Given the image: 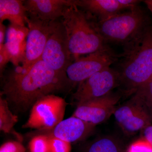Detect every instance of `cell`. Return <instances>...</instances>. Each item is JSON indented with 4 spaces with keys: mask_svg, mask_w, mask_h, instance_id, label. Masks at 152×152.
<instances>
[{
    "mask_svg": "<svg viewBox=\"0 0 152 152\" xmlns=\"http://www.w3.org/2000/svg\"><path fill=\"white\" fill-rule=\"evenodd\" d=\"M7 29L3 23H0V46L3 45L5 44Z\"/></svg>",
    "mask_w": 152,
    "mask_h": 152,
    "instance_id": "obj_26",
    "label": "cell"
},
{
    "mask_svg": "<svg viewBox=\"0 0 152 152\" xmlns=\"http://www.w3.org/2000/svg\"><path fill=\"white\" fill-rule=\"evenodd\" d=\"M28 149L29 152H50L49 136L40 134L35 136L29 143Z\"/></svg>",
    "mask_w": 152,
    "mask_h": 152,
    "instance_id": "obj_19",
    "label": "cell"
},
{
    "mask_svg": "<svg viewBox=\"0 0 152 152\" xmlns=\"http://www.w3.org/2000/svg\"><path fill=\"white\" fill-rule=\"evenodd\" d=\"M11 61V57L5 44L0 46V73L1 76H2L3 72L7 64Z\"/></svg>",
    "mask_w": 152,
    "mask_h": 152,
    "instance_id": "obj_24",
    "label": "cell"
},
{
    "mask_svg": "<svg viewBox=\"0 0 152 152\" xmlns=\"http://www.w3.org/2000/svg\"><path fill=\"white\" fill-rule=\"evenodd\" d=\"M41 59L54 71L66 75L67 68L73 59L68 48L65 30L61 21L59 22L49 38Z\"/></svg>",
    "mask_w": 152,
    "mask_h": 152,
    "instance_id": "obj_10",
    "label": "cell"
},
{
    "mask_svg": "<svg viewBox=\"0 0 152 152\" xmlns=\"http://www.w3.org/2000/svg\"><path fill=\"white\" fill-rule=\"evenodd\" d=\"M143 138L152 147V125H150L142 130Z\"/></svg>",
    "mask_w": 152,
    "mask_h": 152,
    "instance_id": "obj_25",
    "label": "cell"
},
{
    "mask_svg": "<svg viewBox=\"0 0 152 152\" xmlns=\"http://www.w3.org/2000/svg\"><path fill=\"white\" fill-rule=\"evenodd\" d=\"M143 2L146 5L152 14V0H146L143 1Z\"/></svg>",
    "mask_w": 152,
    "mask_h": 152,
    "instance_id": "obj_27",
    "label": "cell"
},
{
    "mask_svg": "<svg viewBox=\"0 0 152 152\" xmlns=\"http://www.w3.org/2000/svg\"><path fill=\"white\" fill-rule=\"evenodd\" d=\"M113 115L122 129L130 134L142 131L152 125L151 111L145 104L134 95L117 107Z\"/></svg>",
    "mask_w": 152,
    "mask_h": 152,
    "instance_id": "obj_9",
    "label": "cell"
},
{
    "mask_svg": "<svg viewBox=\"0 0 152 152\" xmlns=\"http://www.w3.org/2000/svg\"></svg>",
    "mask_w": 152,
    "mask_h": 152,
    "instance_id": "obj_28",
    "label": "cell"
},
{
    "mask_svg": "<svg viewBox=\"0 0 152 152\" xmlns=\"http://www.w3.org/2000/svg\"><path fill=\"white\" fill-rule=\"evenodd\" d=\"M23 1L28 17L44 22L58 20L62 18L65 10L75 3V0H26Z\"/></svg>",
    "mask_w": 152,
    "mask_h": 152,
    "instance_id": "obj_12",
    "label": "cell"
},
{
    "mask_svg": "<svg viewBox=\"0 0 152 152\" xmlns=\"http://www.w3.org/2000/svg\"><path fill=\"white\" fill-rule=\"evenodd\" d=\"M18 121V116L12 113L7 100L0 96V130L5 134H12L18 141L22 142L23 136L14 129L15 125Z\"/></svg>",
    "mask_w": 152,
    "mask_h": 152,
    "instance_id": "obj_17",
    "label": "cell"
},
{
    "mask_svg": "<svg viewBox=\"0 0 152 152\" xmlns=\"http://www.w3.org/2000/svg\"><path fill=\"white\" fill-rule=\"evenodd\" d=\"M124 145L112 137H103L95 140L81 152H127Z\"/></svg>",
    "mask_w": 152,
    "mask_h": 152,
    "instance_id": "obj_18",
    "label": "cell"
},
{
    "mask_svg": "<svg viewBox=\"0 0 152 152\" xmlns=\"http://www.w3.org/2000/svg\"><path fill=\"white\" fill-rule=\"evenodd\" d=\"M127 152H152V147L142 138L131 144L127 148Z\"/></svg>",
    "mask_w": 152,
    "mask_h": 152,
    "instance_id": "obj_22",
    "label": "cell"
},
{
    "mask_svg": "<svg viewBox=\"0 0 152 152\" xmlns=\"http://www.w3.org/2000/svg\"><path fill=\"white\" fill-rule=\"evenodd\" d=\"M72 87L66 75L52 69L41 59L27 70L18 66L5 77L1 95L9 106L25 112L40 99Z\"/></svg>",
    "mask_w": 152,
    "mask_h": 152,
    "instance_id": "obj_1",
    "label": "cell"
},
{
    "mask_svg": "<svg viewBox=\"0 0 152 152\" xmlns=\"http://www.w3.org/2000/svg\"><path fill=\"white\" fill-rule=\"evenodd\" d=\"M60 21L44 22L35 18L28 17L27 25L29 32L27 38L24 59L22 71L27 70L42 58L45 47L51 35Z\"/></svg>",
    "mask_w": 152,
    "mask_h": 152,
    "instance_id": "obj_7",
    "label": "cell"
},
{
    "mask_svg": "<svg viewBox=\"0 0 152 152\" xmlns=\"http://www.w3.org/2000/svg\"><path fill=\"white\" fill-rule=\"evenodd\" d=\"M92 19L97 31L106 44L123 47L135 39L151 23L139 5L106 20L98 21Z\"/></svg>",
    "mask_w": 152,
    "mask_h": 152,
    "instance_id": "obj_4",
    "label": "cell"
},
{
    "mask_svg": "<svg viewBox=\"0 0 152 152\" xmlns=\"http://www.w3.org/2000/svg\"><path fill=\"white\" fill-rule=\"evenodd\" d=\"M62 18L73 61L109 47L97 31L91 16L75 3L65 10Z\"/></svg>",
    "mask_w": 152,
    "mask_h": 152,
    "instance_id": "obj_3",
    "label": "cell"
},
{
    "mask_svg": "<svg viewBox=\"0 0 152 152\" xmlns=\"http://www.w3.org/2000/svg\"><path fill=\"white\" fill-rule=\"evenodd\" d=\"M28 19L21 0H0V23L8 20L12 24L26 26Z\"/></svg>",
    "mask_w": 152,
    "mask_h": 152,
    "instance_id": "obj_16",
    "label": "cell"
},
{
    "mask_svg": "<svg viewBox=\"0 0 152 152\" xmlns=\"http://www.w3.org/2000/svg\"><path fill=\"white\" fill-rule=\"evenodd\" d=\"M120 77L116 69L105 68L78 86L73 94L77 106L86 101L104 96L120 86Z\"/></svg>",
    "mask_w": 152,
    "mask_h": 152,
    "instance_id": "obj_8",
    "label": "cell"
},
{
    "mask_svg": "<svg viewBox=\"0 0 152 152\" xmlns=\"http://www.w3.org/2000/svg\"><path fill=\"white\" fill-rule=\"evenodd\" d=\"M48 135L50 138V152H71V143L53 136Z\"/></svg>",
    "mask_w": 152,
    "mask_h": 152,
    "instance_id": "obj_21",
    "label": "cell"
},
{
    "mask_svg": "<svg viewBox=\"0 0 152 152\" xmlns=\"http://www.w3.org/2000/svg\"><path fill=\"white\" fill-rule=\"evenodd\" d=\"M96 126L72 116L63 120L48 134L72 143L84 140L92 134Z\"/></svg>",
    "mask_w": 152,
    "mask_h": 152,
    "instance_id": "obj_13",
    "label": "cell"
},
{
    "mask_svg": "<svg viewBox=\"0 0 152 152\" xmlns=\"http://www.w3.org/2000/svg\"><path fill=\"white\" fill-rule=\"evenodd\" d=\"M120 56L110 47L73 61L66 74L72 87L78 86L94 74L117 63Z\"/></svg>",
    "mask_w": 152,
    "mask_h": 152,
    "instance_id": "obj_6",
    "label": "cell"
},
{
    "mask_svg": "<svg viewBox=\"0 0 152 152\" xmlns=\"http://www.w3.org/2000/svg\"><path fill=\"white\" fill-rule=\"evenodd\" d=\"M75 3L98 21L106 20L130 9L125 0H75Z\"/></svg>",
    "mask_w": 152,
    "mask_h": 152,
    "instance_id": "obj_14",
    "label": "cell"
},
{
    "mask_svg": "<svg viewBox=\"0 0 152 152\" xmlns=\"http://www.w3.org/2000/svg\"><path fill=\"white\" fill-rule=\"evenodd\" d=\"M0 152H26V149L22 142L11 141L6 142L1 145Z\"/></svg>",
    "mask_w": 152,
    "mask_h": 152,
    "instance_id": "obj_23",
    "label": "cell"
},
{
    "mask_svg": "<svg viewBox=\"0 0 152 152\" xmlns=\"http://www.w3.org/2000/svg\"><path fill=\"white\" fill-rule=\"evenodd\" d=\"M134 94L145 104L152 112V78L145 84L139 88Z\"/></svg>",
    "mask_w": 152,
    "mask_h": 152,
    "instance_id": "obj_20",
    "label": "cell"
},
{
    "mask_svg": "<svg viewBox=\"0 0 152 152\" xmlns=\"http://www.w3.org/2000/svg\"><path fill=\"white\" fill-rule=\"evenodd\" d=\"M64 99L54 94L38 100L32 107L24 129L50 131L64 120L66 108Z\"/></svg>",
    "mask_w": 152,
    "mask_h": 152,
    "instance_id": "obj_5",
    "label": "cell"
},
{
    "mask_svg": "<svg viewBox=\"0 0 152 152\" xmlns=\"http://www.w3.org/2000/svg\"><path fill=\"white\" fill-rule=\"evenodd\" d=\"M121 93L113 92L108 94L86 101L77 105L72 116L96 126L107 121L113 115Z\"/></svg>",
    "mask_w": 152,
    "mask_h": 152,
    "instance_id": "obj_11",
    "label": "cell"
},
{
    "mask_svg": "<svg viewBox=\"0 0 152 152\" xmlns=\"http://www.w3.org/2000/svg\"><path fill=\"white\" fill-rule=\"evenodd\" d=\"M118 60L121 92L134 94L152 78V23L124 47Z\"/></svg>",
    "mask_w": 152,
    "mask_h": 152,
    "instance_id": "obj_2",
    "label": "cell"
},
{
    "mask_svg": "<svg viewBox=\"0 0 152 152\" xmlns=\"http://www.w3.org/2000/svg\"><path fill=\"white\" fill-rule=\"evenodd\" d=\"M28 32L26 26L12 24L9 25L7 29L5 45L10 56V61L16 66H18L24 59Z\"/></svg>",
    "mask_w": 152,
    "mask_h": 152,
    "instance_id": "obj_15",
    "label": "cell"
}]
</instances>
